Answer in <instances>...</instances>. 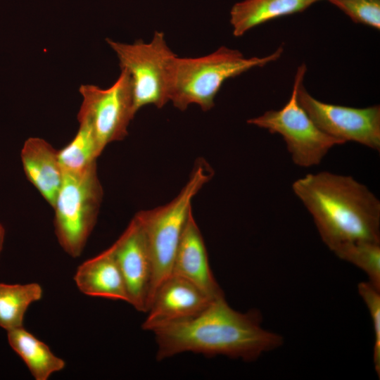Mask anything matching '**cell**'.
I'll return each instance as SVG.
<instances>
[{"label": "cell", "mask_w": 380, "mask_h": 380, "mask_svg": "<svg viewBox=\"0 0 380 380\" xmlns=\"http://www.w3.org/2000/svg\"><path fill=\"white\" fill-rule=\"evenodd\" d=\"M261 324L258 310L241 312L230 307L224 296L216 298L195 317L152 331L158 348L156 360L192 352L255 360L283 343L280 335L263 329Z\"/></svg>", "instance_id": "cell-1"}, {"label": "cell", "mask_w": 380, "mask_h": 380, "mask_svg": "<svg viewBox=\"0 0 380 380\" xmlns=\"http://www.w3.org/2000/svg\"><path fill=\"white\" fill-rule=\"evenodd\" d=\"M292 189L331 251L349 242L380 243V201L353 177L328 171L308 174Z\"/></svg>", "instance_id": "cell-2"}, {"label": "cell", "mask_w": 380, "mask_h": 380, "mask_svg": "<svg viewBox=\"0 0 380 380\" xmlns=\"http://www.w3.org/2000/svg\"><path fill=\"white\" fill-rule=\"evenodd\" d=\"M282 53L281 46L264 57L245 58L236 49L221 46L201 57L177 56L172 70L170 101L180 110L196 104L208 111L214 106L215 96L227 80L275 61Z\"/></svg>", "instance_id": "cell-3"}, {"label": "cell", "mask_w": 380, "mask_h": 380, "mask_svg": "<svg viewBox=\"0 0 380 380\" xmlns=\"http://www.w3.org/2000/svg\"><path fill=\"white\" fill-rule=\"evenodd\" d=\"M213 175L206 163H197L188 182L172 201L135 214L144 229L153 267L148 309L158 286L172 274L176 253L192 212V200Z\"/></svg>", "instance_id": "cell-4"}, {"label": "cell", "mask_w": 380, "mask_h": 380, "mask_svg": "<svg viewBox=\"0 0 380 380\" xmlns=\"http://www.w3.org/2000/svg\"><path fill=\"white\" fill-rule=\"evenodd\" d=\"M96 163L79 172H63L54 210L58 243L72 258L81 255L96 224L103 198Z\"/></svg>", "instance_id": "cell-5"}, {"label": "cell", "mask_w": 380, "mask_h": 380, "mask_svg": "<svg viewBox=\"0 0 380 380\" xmlns=\"http://www.w3.org/2000/svg\"><path fill=\"white\" fill-rule=\"evenodd\" d=\"M106 42L116 53L120 69L130 77L135 113L144 106L160 108L170 101L172 65L177 56L167 46L163 32H155L148 43Z\"/></svg>", "instance_id": "cell-6"}, {"label": "cell", "mask_w": 380, "mask_h": 380, "mask_svg": "<svg viewBox=\"0 0 380 380\" xmlns=\"http://www.w3.org/2000/svg\"><path fill=\"white\" fill-rule=\"evenodd\" d=\"M306 70L305 63L298 68L291 95L283 108L247 120L248 124L281 135L293 162L303 167L319 165L331 148L344 144L319 129L300 105L297 91Z\"/></svg>", "instance_id": "cell-7"}, {"label": "cell", "mask_w": 380, "mask_h": 380, "mask_svg": "<svg viewBox=\"0 0 380 380\" xmlns=\"http://www.w3.org/2000/svg\"><path fill=\"white\" fill-rule=\"evenodd\" d=\"M80 93L82 101L77 120H85L90 123L101 152L108 144L124 139L136 114L128 72L121 69L117 80L107 89L82 84Z\"/></svg>", "instance_id": "cell-8"}, {"label": "cell", "mask_w": 380, "mask_h": 380, "mask_svg": "<svg viewBox=\"0 0 380 380\" xmlns=\"http://www.w3.org/2000/svg\"><path fill=\"white\" fill-rule=\"evenodd\" d=\"M297 98L314 122L327 134L343 141H354L380 150V106L357 108L334 105L312 96L300 83Z\"/></svg>", "instance_id": "cell-9"}, {"label": "cell", "mask_w": 380, "mask_h": 380, "mask_svg": "<svg viewBox=\"0 0 380 380\" xmlns=\"http://www.w3.org/2000/svg\"><path fill=\"white\" fill-rule=\"evenodd\" d=\"M111 248L125 281L129 304L146 312L153 267L146 238L136 215Z\"/></svg>", "instance_id": "cell-10"}, {"label": "cell", "mask_w": 380, "mask_h": 380, "mask_svg": "<svg viewBox=\"0 0 380 380\" xmlns=\"http://www.w3.org/2000/svg\"><path fill=\"white\" fill-rule=\"evenodd\" d=\"M213 300L191 282L171 274L156 290L141 327L153 331L163 325L190 319Z\"/></svg>", "instance_id": "cell-11"}, {"label": "cell", "mask_w": 380, "mask_h": 380, "mask_svg": "<svg viewBox=\"0 0 380 380\" xmlns=\"http://www.w3.org/2000/svg\"><path fill=\"white\" fill-rule=\"evenodd\" d=\"M171 274L188 280L213 299L224 296L212 272L204 240L192 212L184 229Z\"/></svg>", "instance_id": "cell-12"}, {"label": "cell", "mask_w": 380, "mask_h": 380, "mask_svg": "<svg viewBox=\"0 0 380 380\" xmlns=\"http://www.w3.org/2000/svg\"><path fill=\"white\" fill-rule=\"evenodd\" d=\"M20 158L27 179L53 208L63 178L58 150L44 139L30 137L23 144Z\"/></svg>", "instance_id": "cell-13"}, {"label": "cell", "mask_w": 380, "mask_h": 380, "mask_svg": "<svg viewBox=\"0 0 380 380\" xmlns=\"http://www.w3.org/2000/svg\"><path fill=\"white\" fill-rule=\"evenodd\" d=\"M74 280L80 292L87 296L129 303L125 281L111 246L80 264Z\"/></svg>", "instance_id": "cell-14"}, {"label": "cell", "mask_w": 380, "mask_h": 380, "mask_svg": "<svg viewBox=\"0 0 380 380\" xmlns=\"http://www.w3.org/2000/svg\"><path fill=\"white\" fill-rule=\"evenodd\" d=\"M318 0H243L230 11L233 34L238 37L253 27L284 15L302 12Z\"/></svg>", "instance_id": "cell-15"}, {"label": "cell", "mask_w": 380, "mask_h": 380, "mask_svg": "<svg viewBox=\"0 0 380 380\" xmlns=\"http://www.w3.org/2000/svg\"><path fill=\"white\" fill-rule=\"evenodd\" d=\"M7 337L10 346L23 360L35 380H47L52 374L65 368V362L23 327L7 331Z\"/></svg>", "instance_id": "cell-16"}, {"label": "cell", "mask_w": 380, "mask_h": 380, "mask_svg": "<svg viewBox=\"0 0 380 380\" xmlns=\"http://www.w3.org/2000/svg\"><path fill=\"white\" fill-rule=\"evenodd\" d=\"M42 286L35 282L25 284L0 283V327L9 331L23 327L28 307L39 300Z\"/></svg>", "instance_id": "cell-17"}, {"label": "cell", "mask_w": 380, "mask_h": 380, "mask_svg": "<svg viewBox=\"0 0 380 380\" xmlns=\"http://www.w3.org/2000/svg\"><path fill=\"white\" fill-rule=\"evenodd\" d=\"M78 122L80 126L75 137L62 149L58 150L63 172L82 171L96 163L101 153L90 123L85 120Z\"/></svg>", "instance_id": "cell-18"}, {"label": "cell", "mask_w": 380, "mask_h": 380, "mask_svg": "<svg viewBox=\"0 0 380 380\" xmlns=\"http://www.w3.org/2000/svg\"><path fill=\"white\" fill-rule=\"evenodd\" d=\"M333 252L340 259L364 271L368 277V282L380 290V243L349 242L338 246Z\"/></svg>", "instance_id": "cell-19"}, {"label": "cell", "mask_w": 380, "mask_h": 380, "mask_svg": "<svg viewBox=\"0 0 380 380\" xmlns=\"http://www.w3.org/2000/svg\"><path fill=\"white\" fill-rule=\"evenodd\" d=\"M353 21L380 29V0H329Z\"/></svg>", "instance_id": "cell-20"}, {"label": "cell", "mask_w": 380, "mask_h": 380, "mask_svg": "<svg viewBox=\"0 0 380 380\" xmlns=\"http://www.w3.org/2000/svg\"><path fill=\"white\" fill-rule=\"evenodd\" d=\"M357 290L371 317L374 331L373 362L376 373L380 376V290L369 282H360Z\"/></svg>", "instance_id": "cell-21"}, {"label": "cell", "mask_w": 380, "mask_h": 380, "mask_svg": "<svg viewBox=\"0 0 380 380\" xmlns=\"http://www.w3.org/2000/svg\"><path fill=\"white\" fill-rule=\"evenodd\" d=\"M4 235H5V229L3 225L0 223V253L3 248Z\"/></svg>", "instance_id": "cell-22"}, {"label": "cell", "mask_w": 380, "mask_h": 380, "mask_svg": "<svg viewBox=\"0 0 380 380\" xmlns=\"http://www.w3.org/2000/svg\"><path fill=\"white\" fill-rule=\"evenodd\" d=\"M319 1V0H318Z\"/></svg>", "instance_id": "cell-23"}]
</instances>
